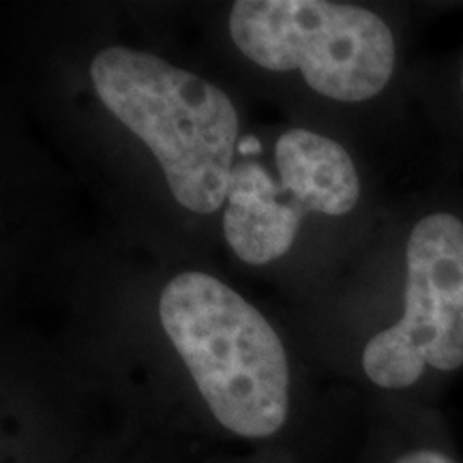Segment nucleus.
<instances>
[{
    "label": "nucleus",
    "mask_w": 463,
    "mask_h": 463,
    "mask_svg": "<svg viewBox=\"0 0 463 463\" xmlns=\"http://www.w3.org/2000/svg\"><path fill=\"white\" fill-rule=\"evenodd\" d=\"M90 82L103 106L150 148L178 204L198 215L225 204L239 112L219 86L123 45L92 58Z\"/></svg>",
    "instance_id": "f257e3e1"
},
{
    "label": "nucleus",
    "mask_w": 463,
    "mask_h": 463,
    "mask_svg": "<svg viewBox=\"0 0 463 463\" xmlns=\"http://www.w3.org/2000/svg\"><path fill=\"white\" fill-rule=\"evenodd\" d=\"M161 326L219 425L270 438L288 419L289 369L269 320L217 277L187 270L159 298Z\"/></svg>",
    "instance_id": "f03ea898"
},
{
    "label": "nucleus",
    "mask_w": 463,
    "mask_h": 463,
    "mask_svg": "<svg viewBox=\"0 0 463 463\" xmlns=\"http://www.w3.org/2000/svg\"><path fill=\"white\" fill-rule=\"evenodd\" d=\"M230 37L269 71H298L317 95L373 99L395 71V37L372 9L328 0H239Z\"/></svg>",
    "instance_id": "7ed1b4c3"
},
{
    "label": "nucleus",
    "mask_w": 463,
    "mask_h": 463,
    "mask_svg": "<svg viewBox=\"0 0 463 463\" xmlns=\"http://www.w3.org/2000/svg\"><path fill=\"white\" fill-rule=\"evenodd\" d=\"M402 320L369 339L364 375L382 389H408L427 367H463V222L433 213L414 225L405 247Z\"/></svg>",
    "instance_id": "20e7f679"
},
{
    "label": "nucleus",
    "mask_w": 463,
    "mask_h": 463,
    "mask_svg": "<svg viewBox=\"0 0 463 463\" xmlns=\"http://www.w3.org/2000/svg\"><path fill=\"white\" fill-rule=\"evenodd\" d=\"M277 187L300 215L341 217L354 211L361 178L339 142L309 129H289L275 146Z\"/></svg>",
    "instance_id": "39448f33"
},
{
    "label": "nucleus",
    "mask_w": 463,
    "mask_h": 463,
    "mask_svg": "<svg viewBox=\"0 0 463 463\" xmlns=\"http://www.w3.org/2000/svg\"><path fill=\"white\" fill-rule=\"evenodd\" d=\"M303 219L270 194V172L256 159L234 164L225 200L223 234L236 258L264 266L292 249Z\"/></svg>",
    "instance_id": "423d86ee"
},
{
    "label": "nucleus",
    "mask_w": 463,
    "mask_h": 463,
    "mask_svg": "<svg viewBox=\"0 0 463 463\" xmlns=\"http://www.w3.org/2000/svg\"><path fill=\"white\" fill-rule=\"evenodd\" d=\"M395 463H455L449 455L439 453V450H412V453L399 457Z\"/></svg>",
    "instance_id": "0eeeda50"
},
{
    "label": "nucleus",
    "mask_w": 463,
    "mask_h": 463,
    "mask_svg": "<svg viewBox=\"0 0 463 463\" xmlns=\"http://www.w3.org/2000/svg\"><path fill=\"white\" fill-rule=\"evenodd\" d=\"M461 92H463V69H461Z\"/></svg>",
    "instance_id": "6e6552de"
}]
</instances>
